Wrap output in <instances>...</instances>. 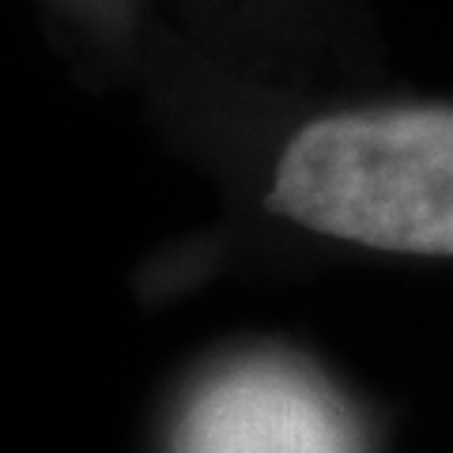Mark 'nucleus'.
Segmentation results:
<instances>
[{"label":"nucleus","instance_id":"obj_1","mask_svg":"<svg viewBox=\"0 0 453 453\" xmlns=\"http://www.w3.org/2000/svg\"><path fill=\"white\" fill-rule=\"evenodd\" d=\"M265 204L336 242L453 257V106H366L306 121Z\"/></svg>","mask_w":453,"mask_h":453},{"label":"nucleus","instance_id":"obj_2","mask_svg":"<svg viewBox=\"0 0 453 453\" xmlns=\"http://www.w3.org/2000/svg\"><path fill=\"white\" fill-rule=\"evenodd\" d=\"M174 453H363V438L318 374L283 359H246L196 389Z\"/></svg>","mask_w":453,"mask_h":453}]
</instances>
